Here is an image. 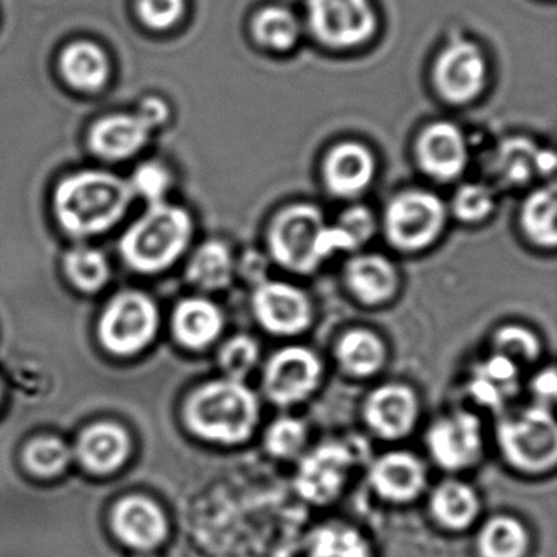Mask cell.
I'll return each instance as SVG.
<instances>
[{
    "label": "cell",
    "instance_id": "6da1fadb",
    "mask_svg": "<svg viewBox=\"0 0 557 557\" xmlns=\"http://www.w3.org/2000/svg\"><path fill=\"white\" fill-rule=\"evenodd\" d=\"M133 197L132 185L119 175L83 171L58 185L54 210L64 230L74 236H92L115 226Z\"/></svg>",
    "mask_w": 557,
    "mask_h": 557
},
{
    "label": "cell",
    "instance_id": "7a4b0ae2",
    "mask_svg": "<svg viewBox=\"0 0 557 557\" xmlns=\"http://www.w3.org/2000/svg\"><path fill=\"white\" fill-rule=\"evenodd\" d=\"M185 417L191 432L207 442L244 445L259 426V397L244 381L223 377L191 394Z\"/></svg>",
    "mask_w": 557,
    "mask_h": 557
},
{
    "label": "cell",
    "instance_id": "3957f363",
    "mask_svg": "<svg viewBox=\"0 0 557 557\" xmlns=\"http://www.w3.org/2000/svg\"><path fill=\"white\" fill-rule=\"evenodd\" d=\"M267 247L276 265L296 275H311L335 256L331 224L315 205L296 203L273 216Z\"/></svg>",
    "mask_w": 557,
    "mask_h": 557
},
{
    "label": "cell",
    "instance_id": "277c9868",
    "mask_svg": "<svg viewBox=\"0 0 557 557\" xmlns=\"http://www.w3.org/2000/svg\"><path fill=\"white\" fill-rule=\"evenodd\" d=\"M191 231L194 223L184 208L164 201L151 205L123 237V256L141 272H159L187 249Z\"/></svg>",
    "mask_w": 557,
    "mask_h": 557
},
{
    "label": "cell",
    "instance_id": "5b68a950",
    "mask_svg": "<svg viewBox=\"0 0 557 557\" xmlns=\"http://www.w3.org/2000/svg\"><path fill=\"white\" fill-rule=\"evenodd\" d=\"M498 449L523 474L541 475L557 465V423L550 407L533 406L504 417L497 425Z\"/></svg>",
    "mask_w": 557,
    "mask_h": 557
},
{
    "label": "cell",
    "instance_id": "8992f818",
    "mask_svg": "<svg viewBox=\"0 0 557 557\" xmlns=\"http://www.w3.org/2000/svg\"><path fill=\"white\" fill-rule=\"evenodd\" d=\"M446 220L448 210L438 195L426 190H406L386 205L384 236L399 252H422L442 237Z\"/></svg>",
    "mask_w": 557,
    "mask_h": 557
},
{
    "label": "cell",
    "instance_id": "52a82bcc",
    "mask_svg": "<svg viewBox=\"0 0 557 557\" xmlns=\"http://www.w3.org/2000/svg\"><path fill=\"white\" fill-rule=\"evenodd\" d=\"M308 27L331 50H354L376 34V12L370 0H306Z\"/></svg>",
    "mask_w": 557,
    "mask_h": 557
},
{
    "label": "cell",
    "instance_id": "ba28073f",
    "mask_svg": "<svg viewBox=\"0 0 557 557\" xmlns=\"http://www.w3.org/2000/svg\"><path fill=\"white\" fill-rule=\"evenodd\" d=\"M324 363L305 345L280 348L263 364L262 391L276 407H293L308 400L321 386Z\"/></svg>",
    "mask_w": 557,
    "mask_h": 557
},
{
    "label": "cell",
    "instance_id": "9c48e42d",
    "mask_svg": "<svg viewBox=\"0 0 557 557\" xmlns=\"http://www.w3.org/2000/svg\"><path fill=\"white\" fill-rule=\"evenodd\" d=\"M169 109L164 100L149 97L143 100L138 113L110 115L90 129V149L107 161H123L141 151L152 129L165 123Z\"/></svg>",
    "mask_w": 557,
    "mask_h": 557
},
{
    "label": "cell",
    "instance_id": "30bf717a",
    "mask_svg": "<svg viewBox=\"0 0 557 557\" xmlns=\"http://www.w3.org/2000/svg\"><path fill=\"white\" fill-rule=\"evenodd\" d=\"M250 306L260 327L276 337H298L314 321V306L308 293L280 280L257 283Z\"/></svg>",
    "mask_w": 557,
    "mask_h": 557
},
{
    "label": "cell",
    "instance_id": "8fae6325",
    "mask_svg": "<svg viewBox=\"0 0 557 557\" xmlns=\"http://www.w3.org/2000/svg\"><path fill=\"white\" fill-rule=\"evenodd\" d=\"M354 453L345 443L325 442L302 453L295 475L299 497L312 505H329L347 487Z\"/></svg>",
    "mask_w": 557,
    "mask_h": 557
},
{
    "label": "cell",
    "instance_id": "7c38bea8",
    "mask_svg": "<svg viewBox=\"0 0 557 557\" xmlns=\"http://www.w3.org/2000/svg\"><path fill=\"white\" fill-rule=\"evenodd\" d=\"M426 449L436 466L461 472L478 465L484 451L482 423L469 410H455L438 417L425 435Z\"/></svg>",
    "mask_w": 557,
    "mask_h": 557
},
{
    "label": "cell",
    "instance_id": "4fadbf2b",
    "mask_svg": "<svg viewBox=\"0 0 557 557\" xmlns=\"http://www.w3.org/2000/svg\"><path fill=\"white\" fill-rule=\"evenodd\" d=\"M432 79L436 94L449 106H468L484 90L487 61L478 45L455 40L436 58Z\"/></svg>",
    "mask_w": 557,
    "mask_h": 557
},
{
    "label": "cell",
    "instance_id": "5bb4252c",
    "mask_svg": "<svg viewBox=\"0 0 557 557\" xmlns=\"http://www.w3.org/2000/svg\"><path fill=\"white\" fill-rule=\"evenodd\" d=\"M158 321L151 299L139 293H126L113 299L103 314L100 337L113 354H136L154 337Z\"/></svg>",
    "mask_w": 557,
    "mask_h": 557
},
{
    "label": "cell",
    "instance_id": "9a60e30c",
    "mask_svg": "<svg viewBox=\"0 0 557 557\" xmlns=\"http://www.w3.org/2000/svg\"><path fill=\"white\" fill-rule=\"evenodd\" d=\"M361 413L377 438L397 442L409 436L419 422V396L409 384H380L368 394Z\"/></svg>",
    "mask_w": 557,
    "mask_h": 557
},
{
    "label": "cell",
    "instance_id": "2e32d148",
    "mask_svg": "<svg viewBox=\"0 0 557 557\" xmlns=\"http://www.w3.org/2000/svg\"><path fill=\"white\" fill-rule=\"evenodd\" d=\"M416 159L423 174L448 184L461 177L468 168V139L455 123H430L417 138Z\"/></svg>",
    "mask_w": 557,
    "mask_h": 557
},
{
    "label": "cell",
    "instance_id": "e0dca14e",
    "mask_svg": "<svg viewBox=\"0 0 557 557\" xmlns=\"http://www.w3.org/2000/svg\"><path fill=\"white\" fill-rule=\"evenodd\" d=\"M370 484L377 497L391 504H410L425 492L429 472L425 462L410 451H387L373 462Z\"/></svg>",
    "mask_w": 557,
    "mask_h": 557
},
{
    "label": "cell",
    "instance_id": "ac0fdd59",
    "mask_svg": "<svg viewBox=\"0 0 557 557\" xmlns=\"http://www.w3.org/2000/svg\"><path fill=\"white\" fill-rule=\"evenodd\" d=\"M376 175L373 152L357 141L334 146L322 162V178L329 194L342 200L360 197Z\"/></svg>",
    "mask_w": 557,
    "mask_h": 557
},
{
    "label": "cell",
    "instance_id": "d6986e66",
    "mask_svg": "<svg viewBox=\"0 0 557 557\" xmlns=\"http://www.w3.org/2000/svg\"><path fill=\"white\" fill-rule=\"evenodd\" d=\"M344 283L355 301L377 308L399 295L400 273L393 260L381 253H358L345 265Z\"/></svg>",
    "mask_w": 557,
    "mask_h": 557
},
{
    "label": "cell",
    "instance_id": "ffe728a7",
    "mask_svg": "<svg viewBox=\"0 0 557 557\" xmlns=\"http://www.w3.org/2000/svg\"><path fill=\"white\" fill-rule=\"evenodd\" d=\"M113 528L123 543L143 550L159 546L168 534L164 513L143 497H128L116 505Z\"/></svg>",
    "mask_w": 557,
    "mask_h": 557
},
{
    "label": "cell",
    "instance_id": "44dd1931",
    "mask_svg": "<svg viewBox=\"0 0 557 557\" xmlns=\"http://www.w3.org/2000/svg\"><path fill=\"white\" fill-rule=\"evenodd\" d=\"M338 368L355 380L376 376L386 367L387 345L368 327H351L341 335L334 348Z\"/></svg>",
    "mask_w": 557,
    "mask_h": 557
},
{
    "label": "cell",
    "instance_id": "7402d4cb",
    "mask_svg": "<svg viewBox=\"0 0 557 557\" xmlns=\"http://www.w3.org/2000/svg\"><path fill=\"white\" fill-rule=\"evenodd\" d=\"M520 386V367L498 354L475 364L468 389L479 406L500 410Z\"/></svg>",
    "mask_w": 557,
    "mask_h": 557
},
{
    "label": "cell",
    "instance_id": "603a6c76",
    "mask_svg": "<svg viewBox=\"0 0 557 557\" xmlns=\"http://www.w3.org/2000/svg\"><path fill=\"white\" fill-rule=\"evenodd\" d=\"M429 507L440 527L449 531H465L474 524L481 513V497L468 482L446 479L433 488Z\"/></svg>",
    "mask_w": 557,
    "mask_h": 557
},
{
    "label": "cell",
    "instance_id": "cb8c5ba5",
    "mask_svg": "<svg viewBox=\"0 0 557 557\" xmlns=\"http://www.w3.org/2000/svg\"><path fill=\"white\" fill-rule=\"evenodd\" d=\"M224 315L210 299H185L175 309L174 331L185 347L201 350L220 338Z\"/></svg>",
    "mask_w": 557,
    "mask_h": 557
},
{
    "label": "cell",
    "instance_id": "d4e9b609",
    "mask_svg": "<svg viewBox=\"0 0 557 557\" xmlns=\"http://www.w3.org/2000/svg\"><path fill=\"white\" fill-rule=\"evenodd\" d=\"M537 156L540 148L531 139L515 136L502 141L492 152L488 172L502 187H523L537 175Z\"/></svg>",
    "mask_w": 557,
    "mask_h": 557
},
{
    "label": "cell",
    "instance_id": "484cf974",
    "mask_svg": "<svg viewBox=\"0 0 557 557\" xmlns=\"http://www.w3.org/2000/svg\"><path fill=\"white\" fill-rule=\"evenodd\" d=\"M60 70L74 89L96 92L106 86L110 63L102 48L90 41H76L61 54Z\"/></svg>",
    "mask_w": 557,
    "mask_h": 557
},
{
    "label": "cell",
    "instance_id": "4316f807",
    "mask_svg": "<svg viewBox=\"0 0 557 557\" xmlns=\"http://www.w3.org/2000/svg\"><path fill=\"white\" fill-rule=\"evenodd\" d=\"M126 433L112 423L90 426L79 440L81 459L94 472H110L123 465L128 455Z\"/></svg>",
    "mask_w": 557,
    "mask_h": 557
},
{
    "label": "cell",
    "instance_id": "83f0119b",
    "mask_svg": "<svg viewBox=\"0 0 557 557\" xmlns=\"http://www.w3.org/2000/svg\"><path fill=\"white\" fill-rule=\"evenodd\" d=\"M556 187L537 188L524 200L520 211V227L533 246L553 250L557 246Z\"/></svg>",
    "mask_w": 557,
    "mask_h": 557
},
{
    "label": "cell",
    "instance_id": "f1b7e54d",
    "mask_svg": "<svg viewBox=\"0 0 557 557\" xmlns=\"http://www.w3.org/2000/svg\"><path fill=\"white\" fill-rule=\"evenodd\" d=\"M528 549L530 533L511 515H495L479 531L478 550L481 557H524Z\"/></svg>",
    "mask_w": 557,
    "mask_h": 557
},
{
    "label": "cell",
    "instance_id": "f546056e",
    "mask_svg": "<svg viewBox=\"0 0 557 557\" xmlns=\"http://www.w3.org/2000/svg\"><path fill=\"white\" fill-rule=\"evenodd\" d=\"M234 259L230 247L221 240H208L195 252L188 265V278L198 288L220 292L233 282Z\"/></svg>",
    "mask_w": 557,
    "mask_h": 557
},
{
    "label": "cell",
    "instance_id": "4dcf8cb0",
    "mask_svg": "<svg viewBox=\"0 0 557 557\" xmlns=\"http://www.w3.org/2000/svg\"><path fill=\"white\" fill-rule=\"evenodd\" d=\"M252 37L260 47L273 53H286L298 45L301 25L289 9L270 5L252 21Z\"/></svg>",
    "mask_w": 557,
    "mask_h": 557
},
{
    "label": "cell",
    "instance_id": "1f68e13d",
    "mask_svg": "<svg viewBox=\"0 0 557 557\" xmlns=\"http://www.w3.org/2000/svg\"><path fill=\"white\" fill-rule=\"evenodd\" d=\"M309 557H371V547L357 528L334 521L312 531Z\"/></svg>",
    "mask_w": 557,
    "mask_h": 557
},
{
    "label": "cell",
    "instance_id": "d6a6232c",
    "mask_svg": "<svg viewBox=\"0 0 557 557\" xmlns=\"http://www.w3.org/2000/svg\"><path fill=\"white\" fill-rule=\"evenodd\" d=\"M308 425L298 417L283 416L273 420L263 433V448L275 459H295L308 446Z\"/></svg>",
    "mask_w": 557,
    "mask_h": 557
},
{
    "label": "cell",
    "instance_id": "836d02e7",
    "mask_svg": "<svg viewBox=\"0 0 557 557\" xmlns=\"http://www.w3.org/2000/svg\"><path fill=\"white\" fill-rule=\"evenodd\" d=\"M492 354L507 357L521 364L536 363L543 354V344L533 329L521 324L500 325L492 335Z\"/></svg>",
    "mask_w": 557,
    "mask_h": 557
},
{
    "label": "cell",
    "instance_id": "e575fe53",
    "mask_svg": "<svg viewBox=\"0 0 557 557\" xmlns=\"http://www.w3.org/2000/svg\"><path fill=\"white\" fill-rule=\"evenodd\" d=\"M260 360V345L252 335L237 334L227 338L221 347L218 361L224 377L244 381L250 376Z\"/></svg>",
    "mask_w": 557,
    "mask_h": 557
},
{
    "label": "cell",
    "instance_id": "d590c367",
    "mask_svg": "<svg viewBox=\"0 0 557 557\" xmlns=\"http://www.w3.org/2000/svg\"><path fill=\"white\" fill-rule=\"evenodd\" d=\"M495 210V195L485 184H465L453 198V214L465 224L484 223Z\"/></svg>",
    "mask_w": 557,
    "mask_h": 557
},
{
    "label": "cell",
    "instance_id": "8d00e7d4",
    "mask_svg": "<svg viewBox=\"0 0 557 557\" xmlns=\"http://www.w3.org/2000/svg\"><path fill=\"white\" fill-rule=\"evenodd\" d=\"M66 269L71 280L84 292H96L109 278L106 257L89 247H79L67 256Z\"/></svg>",
    "mask_w": 557,
    "mask_h": 557
},
{
    "label": "cell",
    "instance_id": "74e56055",
    "mask_svg": "<svg viewBox=\"0 0 557 557\" xmlns=\"http://www.w3.org/2000/svg\"><path fill=\"white\" fill-rule=\"evenodd\" d=\"M25 461L37 474L53 475L63 471L70 461V451L60 440L41 438L28 446Z\"/></svg>",
    "mask_w": 557,
    "mask_h": 557
},
{
    "label": "cell",
    "instance_id": "f35d334b",
    "mask_svg": "<svg viewBox=\"0 0 557 557\" xmlns=\"http://www.w3.org/2000/svg\"><path fill=\"white\" fill-rule=\"evenodd\" d=\"M335 226L350 244L351 252L367 246L376 233V220H374L373 211L364 205H354V207L347 208L338 218Z\"/></svg>",
    "mask_w": 557,
    "mask_h": 557
},
{
    "label": "cell",
    "instance_id": "ab89813d",
    "mask_svg": "<svg viewBox=\"0 0 557 557\" xmlns=\"http://www.w3.org/2000/svg\"><path fill=\"white\" fill-rule=\"evenodd\" d=\"M128 182L132 185L133 194H138L149 203L156 205L164 201L172 185V177L164 165L158 164V162H145L136 169L132 181Z\"/></svg>",
    "mask_w": 557,
    "mask_h": 557
},
{
    "label": "cell",
    "instance_id": "60d3db41",
    "mask_svg": "<svg viewBox=\"0 0 557 557\" xmlns=\"http://www.w3.org/2000/svg\"><path fill=\"white\" fill-rule=\"evenodd\" d=\"M185 11V0H138V15L149 28L168 30Z\"/></svg>",
    "mask_w": 557,
    "mask_h": 557
},
{
    "label": "cell",
    "instance_id": "b9f144b4",
    "mask_svg": "<svg viewBox=\"0 0 557 557\" xmlns=\"http://www.w3.org/2000/svg\"><path fill=\"white\" fill-rule=\"evenodd\" d=\"M531 393L540 406H553L557 393V376L554 367L544 368L540 373L534 374L531 380Z\"/></svg>",
    "mask_w": 557,
    "mask_h": 557
},
{
    "label": "cell",
    "instance_id": "7bdbcfd3",
    "mask_svg": "<svg viewBox=\"0 0 557 557\" xmlns=\"http://www.w3.org/2000/svg\"><path fill=\"white\" fill-rule=\"evenodd\" d=\"M139 557H152V556H148V554H146V556H139Z\"/></svg>",
    "mask_w": 557,
    "mask_h": 557
}]
</instances>
